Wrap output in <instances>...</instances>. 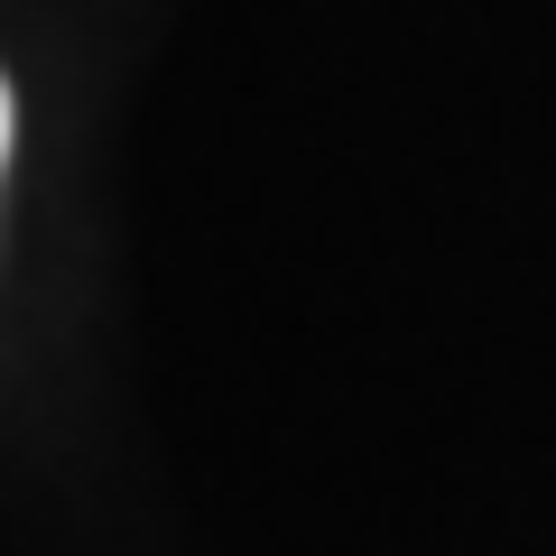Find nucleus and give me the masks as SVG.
Wrapping results in <instances>:
<instances>
[{"label": "nucleus", "instance_id": "1", "mask_svg": "<svg viewBox=\"0 0 556 556\" xmlns=\"http://www.w3.org/2000/svg\"><path fill=\"white\" fill-rule=\"evenodd\" d=\"M0 167H10V84H0Z\"/></svg>", "mask_w": 556, "mask_h": 556}]
</instances>
